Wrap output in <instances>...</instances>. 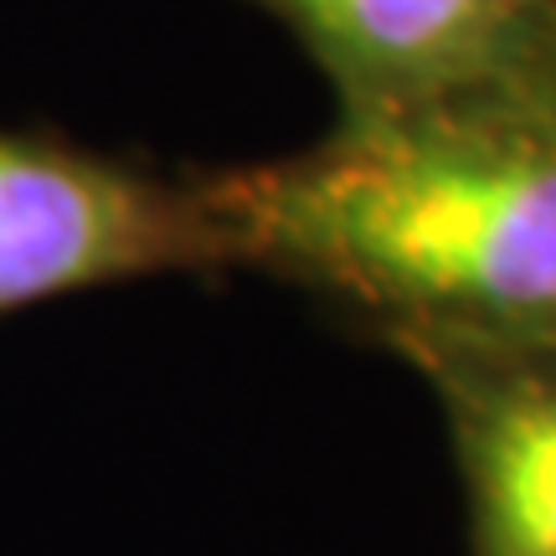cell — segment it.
<instances>
[{"instance_id": "3", "label": "cell", "mask_w": 556, "mask_h": 556, "mask_svg": "<svg viewBox=\"0 0 556 556\" xmlns=\"http://www.w3.org/2000/svg\"><path fill=\"white\" fill-rule=\"evenodd\" d=\"M469 505V556H556V336L417 340Z\"/></svg>"}, {"instance_id": "4", "label": "cell", "mask_w": 556, "mask_h": 556, "mask_svg": "<svg viewBox=\"0 0 556 556\" xmlns=\"http://www.w3.org/2000/svg\"><path fill=\"white\" fill-rule=\"evenodd\" d=\"M319 62L340 114H377L556 52V0H258Z\"/></svg>"}, {"instance_id": "1", "label": "cell", "mask_w": 556, "mask_h": 556, "mask_svg": "<svg viewBox=\"0 0 556 556\" xmlns=\"http://www.w3.org/2000/svg\"><path fill=\"white\" fill-rule=\"evenodd\" d=\"M227 268L417 340L556 336V52L201 176Z\"/></svg>"}, {"instance_id": "2", "label": "cell", "mask_w": 556, "mask_h": 556, "mask_svg": "<svg viewBox=\"0 0 556 556\" xmlns=\"http://www.w3.org/2000/svg\"><path fill=\"white\" fill-rule=\"evenodd\" d=\"M160 274H227L201 176L52 135H0V315Z\"/></svg>"}]
</instances>
